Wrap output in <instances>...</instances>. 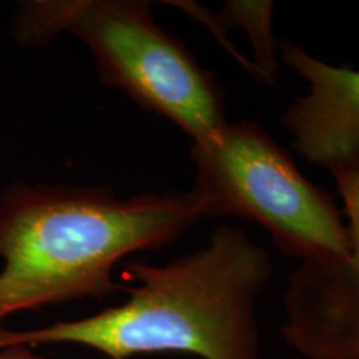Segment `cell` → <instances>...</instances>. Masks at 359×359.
I'll list each match as a JSON object with an SVG mask.
<instances>
[{
    "label": "cell",
    "mask_w": 359,
    "mask_h": 359,
    "mask_svg": "<svg viewBox=\"0 0 359 359\" xmlns=\"http://www.w3.org/2000/svg\"><path fill=\"white\" fill-rule=\"evenodd\" d=\"M196 19L205 22L213 30H226L228 27H245L255 47L257 60L253 62L255 75L264 83L273 85L276 79V45L271 34L273 2H226L222 11V20H215L208 12L190 2H170Z\"/></svg>",
    "instance_id": "7"
},
{
    "label": "cell",
    "mask_w": 359,
    "mask_h": 359,
    "mask_svg": "<svg viewBox=\"0 0 359 359\" xmlns=\"http://www.w3.org/2000/svg\"><path fill=\"white\" fill-rule=\"evenodd\" d=\"M283 60L309 85L281 122L304 160L330 168L359 150V70L334 67L285 42Z\"/></svg>",
    "instance_id": "6"
},
{
    "label": "cell",
    "mask_w": 359,
    "mask_h": 359,
    "mask_svg": "<svg viewBox=\"0 0 359 359\" xmlns=\"http://www.w3.org/2000/svg\"><path fill=\"white\" fill-rule=\"evenodd\" d=\"M138 281L120 306L27 331L0 327V348L69 343L110 359L177 353L201 359H262L257 304L273 276L266 250L223 224L208 245L155 266L125 263Z\"/></svg>",
    "instance_id": "2"
},
{
    "label": "cell",
    "mask_w": 359,
    "mask_h": 359,
    "mask_svg": "<svg viewBox=\"0 0 359 359\" xmlns=\"http://www.w3.org/2000/svg\"><path fill=\"white\" fill-rule=\"evenodd\" d=\"M0 359H42L32 351V348L25 344H13V346L0 348Z\"/></svg>",
    "instance_id": "8"
},
{
    "label": "cell",
    "mask_w": 359,
    "mask_h": 359,
    "mask_svg": "<svg viewBox=\"0 0 359 359\" xmlns=\"http://www.w3.org/2000/svg\"><path fill=\"white\" fill-rule=\"evenodd\" d=\"M205 218L195 190L122 198L109 187L29 185L0 191V320L123 290L120 259L163 248Z\"/></svg>",
    "instance_id": "1"
},
{
    "label": "cell",
    "mask_w": 359,
    "mask_h": 359,
    "mask_svg": "<svg viewBox=\"0 0 359 359\" xmlns=\"http://www.w3.org/2000/svg\"><path fill=\"white\" fill-rule=\"evenodd\" d=\"M190 156L205 218L262 224L283 253L302 263L349 255L348 228L333 196L309 182L259 123H223L191 142Z\"/></svg>",
    "instance_id": "4"
},
{
    "label": "cell",
    "mask_w": 359,
    "mask_h": 359,
    "mask_svg": "<svg viewBox=\"0 0 359 359\" xmlns=\"http://www.w3.org/2000/svg\"><path fill=\"white\" fill-rule=\"evenodd\" d=\"M70 34L87 45L97 74L140 109L163 116L191 142L226 123L215 75L187 45L156 24L140 0H29L20 2L13 37L25 47Z\"/></svg>",
    "instance_id": "3"
},
{
    "label": "cell",
    "mask_w": 359,
    "mask_h": 359,
    "mask_svg": "<svg viewBox=\"0 0 359 359\" xmlns=\"http://www.w3.org/2000/svg\"><path fill=\"white\" fill-rule=\"evenodd\" d=\"M330 170L348 217L349 255L303 262L291 273L281 336L304 359H359V150Z\"/></svg>",
    "instance_id": "5"
}]
</instances>
